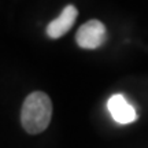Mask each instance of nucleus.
<instances>
[{
    "instance_id": "obj_3",
    "label": "nucleus",
    "mask_w": 148,
    "mask_h": 148,
    "mask_svg": "<svg viewBox=\"0 0 148 148\" xmlns=\"http://www.w3.org/2000/svg\"><path fill=\"white\" fill-rule=\"evenodd\" d=\"M78 16V10L73 4H67L62 12L59 14L58 18H55L48 23L47 26V34L49 38H60L73 27L74 22Z\"/></svg>"
},
{
    "instance_id": "obj_1",
    "label": "nucleus",
    "mask_w": 148,
    "mask_h": 148,
    "mask_svg": "<svg viewBox=\"0 0 148 148\" xmlns=\"http://www.w3.org/2000/svg\"><path fill=\"white\" fill-rule=\"evenodd\" d=\"M52 116V101L44 92L36 90L26 96L21 110V123L29 134H38L48 127Z\"/></svg>"
},
{
    "instance_id": "obj_2",
    "label": "nucleus",
    "mask_w": 148,
    "mask_h": 148,
    "mask_svg": "<svg viewBox=\"0 0 148 148\" xmlns=\"http://www.w3.org/2000/svg\"><path fill=\"white\" fill-rule=\"evenodd\" d=\"M107 38V30L103 22L99 19H90L81 25L75 33V41L78 47L84 49H96L101 47Z\"/></svg>"
},
{
    "instance_id": "obj_4",
    "label": "nucleus",
    "mask_w": 148,
    "mask_h": 148,
    "mask_svg": "<svg viewBox=\"0 0 148 148\" xmlns=\"http://www.w3.org/2000/svg\"><path fill=\"white\" fill-rule=\"evenodd\" d=\"M112 118L119 123H132L137 119V112L122 95H112L107 103Z\"/></svg>"
}]
</instances>
